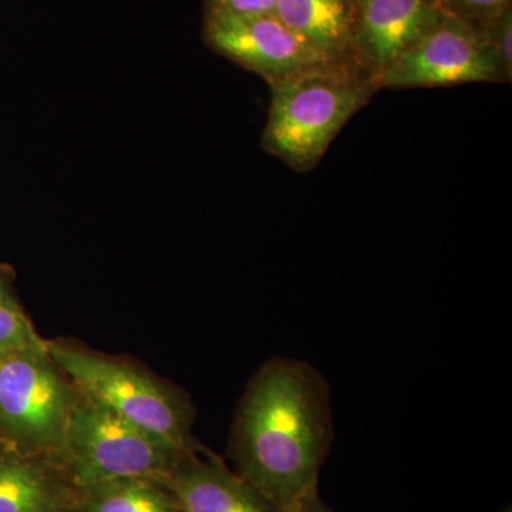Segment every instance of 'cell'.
<instances>
[{
	"mask_svg": "<svg viewBox=\"0 0 512 512\" xmlns=\"http://www.w3.org/2000/svg\"><path fill=\"white\" fill-rule=\"evenodd\" d=\"M286 512H333L328 504L320 498L318 487H313L303 494Z\"/></svg>",
	"mask_w": 512,
	"mask_h": 512,
	"instance_id": "cell-17",
	"label": "cell"
},
{
	"mask_svg": "<svg viewBox=\"0 0 512 512\" xmlns=\"http://www.w3.org/2000/svg\"><path fill=\"white\" fill-rule=\"evenodd\" d=\"M0 447H5V446H3V444H2V443H0Z\"/></svg>",
	"mask_w": 512,
	"mask_h": 512,
	"instance_id": "cell-20",
	"label": "cell"
},
{
	"mask_svg": "<svg viewBox=\"0 0 512 512\" xmlns=\"http://www.w3.org/2000/svg\"><path fill=\"white\" fill-rule=\"evenodd\" d=\"M436 2L439 3L440 8H441V5H443L444 0H436Z\"/></svg>",
	"mask_w": 512,
	"mask_h": 512,
	"instance_id": "cell-19",
	"label": "cell"
},
{
	"mask_svg": "<svg viewBox=\"0 0 512 512\" xmlns=\"http://www.w3.org/2000/svg\"><path fill=\"white\" fill-rule=\"evenodd\" d=\"M483 29L488 42L493 47L495 56L500 60L508 82L512 79V8L504 10L500 15L487 20L483 25H477Z\"/></svg>",
	"mask_w": 512,
	"mask_h": 512,
	"instance_id": "cell-14",
	"label": "cell"
},
{
	"mask_svg": "<svg viewBox=\"0 0 512 512\" xmlns=\"http://www.w3.org/2000/svg\"><path fill=\"white\" fill-rule=\"evenodd\" d=\"M330 402L326 377L291 357L265 362L239 400L228 456L235 473L282 512L318 487L335 439Z\"/></svg>",
	"mask_w": 512,
	"mask_h": 512,
	"instance_id": "cell-1",
	"label": "cell"
},
{
	"mask_svg": "<svg viewBox=\"0 0 512 512\" xmlns=\"http://www.w3.org/2000/svg\"><path fill=\"white\" fill-rule=\"evenodd\" d=\"M508 82L480 26L444 15L417 45L375 79L376 90Z\"/></svg>",
	"mask_w": 512,
	"mask_h": 512,
	"instance_id": "cell-6",
	"label": "cell"
},
{
	"mask_svg": "<svg viewBox=\"0 0 512 512\" xmlns=\"http://www.w3.org/2000/svg\"><path fill=\"white\" fill-rule=\"evenodd\" d=\"M276 0H205V13L266 15L275 12Z\"/></svg>",
	"mask_w": 512,
	"mask_h": 512,
	"instance_id": "cell-16",
	"label": "cell"
},
{
	"mask_svg": "<svg viewBox=\"0 0 512 512\" xmlns=\"http://www.w3.org/2000/svg\"><path fill=\"white\" fill-rule=\"evenodd\" d=\"M498 512H512L511 511V505H508V507H504L503 510H500Z\"/></svg>",
	"mask_w": 512,
	"mask_h": 512,
	"instance_id": "cell-18",
	"label": "cell"
},
{
	"mask_svg": "<svg viewBox=\"0 0 512 512\" xmlns=\"http://www.w3.org/2000/svg\"><path fill=\"white\" fill-rule=\"evenodd\" d=\"M77 396L47 348L0 357V443L62 467Z\"/></svg>",
	"mask_w": 512,
	"mask_h": 512,
	"instance_id": "cell-4",
	"label": "cell"
},
{
	"mask_svg": "<svg viewBox=\"0 0 512 512\" xmlns=\"http://www.w3.org/2000/svg\"><path fill=\"white\" fill-rule=\"evenodd\" d=\"M202 40L217 53L269 84L330 62L292 32L275 13H205Z\"/></svg>",
	"mask_w": 512,
	"mask_h": 512,
	"instance_id": "cell-7",
	"label": "cell"
},
{
	"mask_svg": "<svg viewBox=\"0 0 512 512\" xmlns=\"http://www.w3.org/2000/svg\"><path fill=\"white\" fill-rule=\"evenodd\" d=\"M74 498L62 467L0 447V512H70Z\"/></svg>",
	"mask_w": 512,
	"mask_h": 512,
	"instance_id": "cell-10",
	"label": "cell"
},
{
	"mask_svg": "<svg viewBox=\"0 0 512 512\" xmlns=\"http://www.w3.org/2000/svg\"><path fill=\"white\" fill-rule=\"evenodd\" d=\"M510 8L512 0H444L441 5V9L448 15L457 16L474 25H483Z\"/></svg>",
	"mask_w": 512,
	"mask_h": 512,
	"instance_id": "cell-15",
	"label": "cell"
},
{
	"mask_svg": "<svg viewBox=\"0 0 512 512\" xmlns=\"http://www.w3.org/2000/svg\"><path fill=\"white\" fill-rule=\"evenodd\" d=\"M70 512H184L163 480L119 478L76 488Z\"/></svg>",
	"mask_w": 512,
	"mask_h": 512,
	"instance_id": "cell-12",
	"label": "cell"
},
{
	"mask_svg": "<svg viewBox=\"0 0 512 512\" xmlns=\"http://www.w3.org/2000/svg\"><path fill=\"white\" fill-rule=\"evenodd\" d=\"M274 13L325 59L359 64L353 50V0H276Z\"/></svg>",
	"mask_w": 512,
	"mask_h": 512,
	"instance_id": "cell-11",
	"label": "cell"
},
{
	"mask_svg": "<svg viewBox=\"0 0 512 512\" xmlns=\"http://www.w3.org/2000/svg\"><path fill=\"white\" fill-rule=\"evenodd\" d=\"M163 481L184 512H282L204 446L184 453Z\"/></svg>",
	"mask_w": 512,
	"mask_h": 512,
	"instance_id": "cell-9",
	"label": "cell"
},
{
	"mask_svg": "<svg viewBox=\"0 0 512 512\" xmlns=\"http://www.w3.org/2000/svg\"><path fill=\"white\" fill-rule=\"evenodd\" d=\"M356 62L372 76L420 42L446 12L436 0H353Z\"/></svg>",
	"mask_w": 512,
	"mask_h": 512,
	"instance_id": "cell-8",
	"label": "cell"
},
{
	"mask_svg": "<svg viewBox=\"0 0 512 512\" xmlns=\"http://www.w3.org/2000/svg\"><path fill=\"white\" fill-rule=\"evenodd\" d=\"M46 349L16 291V272L0 264V357L23 350Z\"/></svg>",
	"mask_w": 512,
	"mask_h": 512,
	"instance_id": "cell-13",
	"label": "cell"
},
{
	"mask_svg": "<svg viewBox=\"0 0 512 512\" xmlns=\"http://www.w3.org/2000/svg\"><path fill=\"white\" fill-rule=\"evenodd\" d=\"M46 348L84 396L180 450L201 446L192 437L194 404L180 387L131 357L99 352L77 339H46Z\"/></svg>",
	"mask_w": 512,
	"mask_h": 512,
	"instance_id": "cell-3",
	"label": "cell"
},
{
	"mask_svg": "<svg viewBox=\"0 0 512 512\" xmlns=\"http://www.w3.org/2000/svg\"><path fill=\"white\" fill-rule=\"evenodd\" d=\"M184 453L79 390L62 467L76 488L119 478L163 480Z\"/></svg>",
	"mask_w": 512,
	"mask_h": 512,
	"instance_id": "cell-5",
	"label": "cell"
},
{
	"mask_svg": "<svg viewBox=\"0 0 512 512\" xmlns=\"http://www.w3.org/2000/svg\"><path fill=\"white\" fill-rule=\"evenodd\" d=\"M271 107L262 147L299 173L316 167L348 121L377 92L356 63H328L269 84Z\"/></svg>",
	"mask_w": 512,
	"mask_h": 512,
	"instance_id": "cell-2",
	"label": "cell"
}]
</instances>
